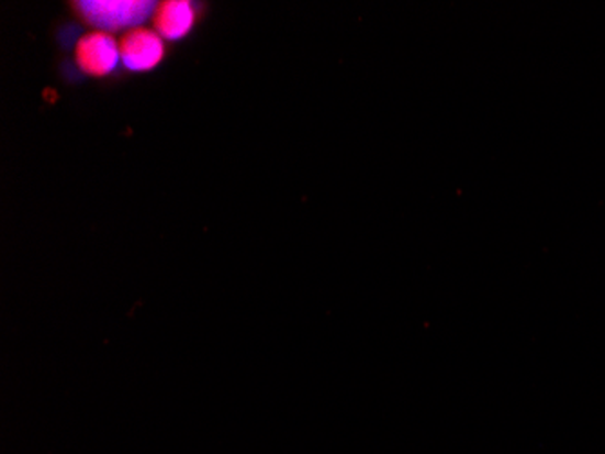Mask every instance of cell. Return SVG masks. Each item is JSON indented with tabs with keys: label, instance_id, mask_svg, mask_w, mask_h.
<instances>
[{
	"label": "cell",
	"instance_id": "cell-4",
	"mask_svg": "<svg viewBox=\"0 0 605 454\" xmlns=\"http://www.w3.org/2000/svg\"><path fill=\"white\" fill-rule=\"evenodd\" d=\"M197 19V11L192 8L191 2L186 0H167L161 2L155 11V32L161 38L186 37L187 33L191 32L192 24Z\"/></svg>",
	"mask_w": 605,
	"mask_h": 454
},
{
	"label": "cell",
	"instance_id": "cell-2",
	"mask_svg": "<svg viewBox=\"0 0 605 454\" xmlns=\"http://www.w3.org/2000/svg\"><path fill=\"white\" fill-rule=\"evenodd\" d=\"M77 63L91 77H105L120 63V44L109 33H89L78 41Z\"/></svg>",
	"mask_w": 605,
	"mask_h": 454
},
{
	"label": "cell",
	"instance_id": "cell-1",
	"mask_svg": "<svg viewBox=\"0 0 605 454\" xmlns=\"http://www.w3.org/2000/svg\"><path fill=\"white\" fill-rule=\"evenodd\" d=\"M77 8L102 33L136 30L156 11L155 2L149 0H86Z\"/></svg>",
	"mask_w": 605,
	"mask_h": 454
},
{
	"label": "cell",
	"instance_id": "cell-3",
	"mask_svg": "<svg viewBox=\"0 0 605 454\" xmlns=\"http://www.w3.org/2000/svg\"><path fill=\"white\" fill-rule=\"evenodd\" d=\"M164 38L156 32L136 27L120 41V60L133 71H147L164 58Z\"/></svg>",
	"mask_w": 605,
	"mask_h": 454
}]
</instances>
